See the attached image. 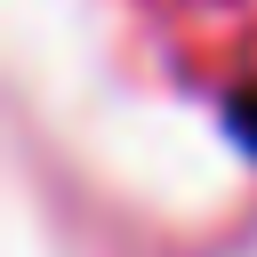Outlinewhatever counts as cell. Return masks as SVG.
Segmentation results:
<instances>
[{"label": "cell", "instance_id": "1", "mask_svg": "<svg viewBox=\"0 0 257 257\" xmlns=\"http://www.w3.org/2000/svg\"><path fill=\"white\" fill-rule=\"evenodd\" d=\"M225 128H233L241 153H257V88H233L225 96Z\"/></svg>", "mask_w": 257, "mask_h": 257}]
</instances>
